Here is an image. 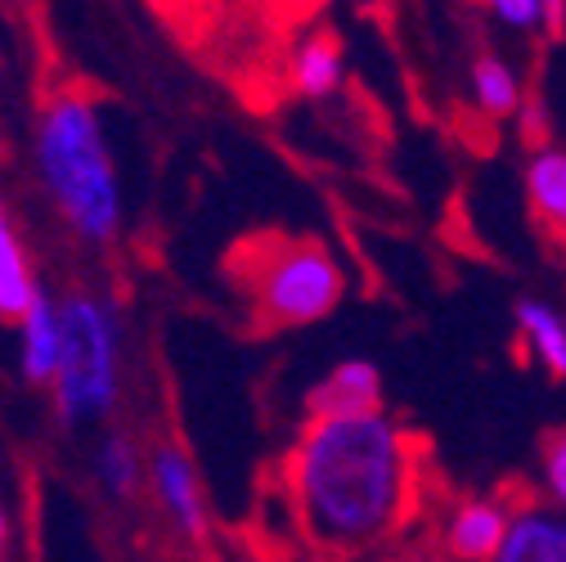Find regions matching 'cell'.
<instances>
[{
	"label": "cell",
	"mask_w": 566,
	"mask_h": 562,
	"mask_svg": "<svg viewBox=\"0 0 566 562\" xmlns=\"http://www.w3.org/2000/svg\"><path fill=\"white\" fill-rule=\"evenodd\" d=\"M283 496L315 553L365 562L422 504V441L387 409L306 414L283 459Z\"/></svg>",
	"instance_id": "6da1fadb"
},
{
	"label": "cell",
	"mask_w": 566,
	"mask_h": 562,
	"mask_svg": "<svg viewBox=\"0 0 566 562\" xmlns=\"http://www.w3.org/2000/svg\"><path fill=\"white\" fill-rule=\"evenodd\" d=\"M36 189L63 235L82 248H113L126 226V189L104 131V108L77 86L50 91L28 131Z\"/></svg>",
	"instance_id": "7a4b0ae2"
},
{
	"label": "cell",
	"mask_w": 566,
	"mask_h": 562,
	"mask_svg": "<svg viewBox=\"0 0 566 562\" xmlns=\"http://www.w3.org/2000/svg\"><path fill=\"white\" fill-rule=\"evenodd\" d=\"M63 351L50 383L59 428H104L126 396V320L117 298L99 289H73L59 298Z\"/></svg>",
	"instance_id": "3957f363"
},
{
	"label": "cell",
	"mask_w": 566,
	"mask_h": 562,
	"mask_svg": "<svg viewBox=\"0 0 566 562\" xmlns=\"http://www.w3.org/2000/svg\"><path fill=\"white\" fill-rule=\"evenodd\" d=\"M230 279L252 306L256 329H306L328 320L346 298V270L324 239L261 235L230 257Z\"/></svg>",
	"instance_id": "277c9868"
},
{
	"label": "cell",
	"mask_w": 566,
	"mask_h": 562,
	"mask_svg": "<svg viewBox=\"0 0 566 562\" xmlns=\"http://www.w3.org/2000/svg\"><path fill=\"white\" fill-rule=\"evenodd\" d=\"M145 486L163 513V522L171 527V535L180 544H207L211 535V504L202 490V472L193 464V455L185 450V441L176 437H158L145 450Z\"/></svg>",
	"instance_id": "5b68a950"
},
{
	"label": "cell",
	"mask_w": 566,
	"mask_h": 562,
	"mask_svg": "<svg viewBox=\"0 0 566 562\" xmlns=\"http://www.w3.org/2000/svg\"><path fill=\"white\" fill-rule=\"evenodd\" d=\"M517 500L509 496H463L441 513L437 549L454 562H490L504 544V531L513 522Z\"/></svg>",
	"instance_id": "8992f818"
},
{
	"label": "cell",
	"mask_w": 566,
	"mask_h": 562,
	"mask_svg": "<svg viewBox=\"0 0 566 562\" xmlns=\"http://www.w3.org/2000/svg\"><path fill=\"white\" fill-rule=\"evenodd\" d=\"M490 562H566V509L548 500H517L504 544Z\"/></svg>",
	"instance_id": "52a82bcc"
},
{
	"label": "cell",
	"mask_w": 566,
	"mask_h": 562,
	"mask_svg": "<svg viewBox=\"0 0 566 562\" xmlns=\"http://www.w3.org/2000/svg\"><path fill=\"white\" fill-rule=\"evenodd\" d=\"M41 289L45 284H41V270L32 261V248L23 239V226L14 217L10 198L0 194V320L19 324Z\"/></svg>",
	"instance_id": "ba28073f"
},
{
	"label": "cell",
	"mask_w": 566,
	"mask_h": 562,
	"mask_svg": "<svg viewBox=\"0 0 566 562\" xmlns=\"http://www.w3.org/2000/svg\"><path fill=\"white\" fill-rule=\"evenodd\" d=\"M369 409H382V370L365 356L337 361L306 392V414H369Z\"/></svg>",
	"instance_id": "9c48e42d"
},
{
	"label": "cell",
	"mask_w": 566,
	"mask_h": 562,
	"mask_svg": "<svg viewBox=\"0 0 566 562\" xmlns=\"http://www.w3.org/2000/svg\"><path fill=\"white\" fill-rule=\"evenodd\" d=\"M59 351H63V329H59V298L50 289L36 293V302L19 320V374L28 387L54 383L59 370Z\"/></svg>",
	"instance_id": "30bf717a"
},
{
	"label": "cell",
	"mask_w": 566,
	"mask_h": 562,
	"mask_svg": "<svg viewBox=\"0 0 566 562\" xmlns=\"http://www.w3.org/2000/svg\"><path fill=\"white\" fill-rule=\"evenodd\" d=\"M526 207L539 221V230L557 243H566V145H535L522 171Z\"/></svg>",
	"instance_id": "8fae6325"
},
{
	"label": "cell",
	"mask_w": 566,
	"mask_h": 562,
	"mask_svg": "<svg viewBox=\"0 0 566 562\" xmlns=\"http://www.w3.org/2000/svg\"><path fill=\"white\" fill-rule=\"evenodd\" d=\"M91 481L117 504L139 500V490H145V450L126 428H99L91 446Z\"/></svg>",
	"instance_id": "7c38bea8"
},
{
	"label": "cell",
	"mask_w": 566,
	"mask_h": 562,
	"mask_svg": "<svg viewBox=\"0 0 566 562\" xmlns=\"http://www.w3.org/2000/svg\"><path fill=\"white\" fill-rule=\"evenodd\" d=\"M513 329L531 365L553 383H566V315L544 298H522L513 306Z\"/></svg>",
	"instance_id": "4fadbf2b"
},
{
	"label": "cell",
	"mask_w": 566,
	"mask_h": 562,
	"mask_svg": "<svg viewBox=\"0 0 566 562\" xmlns=\"http://www.w3.org/2000/svg\"><path fill=\"white\" fill-rule=\"evenodd\" d=\"M289 82L302 100H333L346 82V59H342V45L324 32L306 37L297 50H293V63H289Z\"/></svg>",
	"instance_id": "5bb4252c"
},
{
	"label": "cell",
	"mask_w": 566,
	"mask_h": 562,
	"mask_svg": "<svg viewBox=\"0 0 566 562\" xmlns=\"http://www.w3.org/2000/svg\"><path fill=\"white\" fill-rule=\"evenodd\" d=\"M468 86H472V104L485 117H517L522 104H526V86L517 77V67L504 54H490V50H481L472 59Z\"/></svg>",
	"instance_id": "9a60e30c"
},
{
	"label": "cell",
	"mask_w": 566,
	"mask_h": 562,
	"mask_svg": "<svg viewBox=\"0 0 566 562\" xmlns=\"http://www.w3.org/2000/svg\"><path fill=\"white\" fill-rule=\"evenodd\" d=\"M539 490L548 504L566 509V428L548 433L539 446Z\"/></svg>",
	"instance_id": "2e32d148"
},
{
	"label": "cell",
	"mask_w": 566,
	"mask_h": 562,
	"mask_svg": "<svg viewBox=\"0 0 566 562\" xmlns=\"http://www.w3.org/2000/svg\"><path fill=\"white\" fill-rule=\"evenodd\" d=\"M481 10L509 32H544V0H481Z\"/></svg>",
	"instance_id": "e0dca14e"
},
{
	"label": "cell",
	"mask_w": 566,
	"mask_h": 562,
	"mask_svg": "<svg viewBox=\"0 0 566 562\" xmlns=\"http://www.w3.org/2000/svg\"><path fill=\"white\" fill-rule=\"evenodd\" d=\"M382 562H454V558H446L437 544H409V549H396V553H387Z\"/></svg>",
	"instance_id": "ac0fdd59"
},
{
	"label": "cell",
	"mask_w": 566,
	"mask_h": 562,
	"mask_svg": "<svg viewBox=\"0 0 566 562\" xmlns=\"http://www.w3.org/2000/svg\"><path fill=\"white\" fill-rule=\"evenodd\" d=\"M544 32H566V0H544Z\"/></svg>",
	"instance_id": "d6986e66"
},
{
	"label": "cell",
	"mask_w": 566,
	"mask_h": 562,
	"mask_svg": "<svg viewBox=\"0 0 566 562\" xmlns=\"http://www.w3.org/2000/svg\"><path fill=\"white\" fill-rule=\"evenodd\" d=\"M10 535H14V522H10V509L0 504V558H6V549H10Z\"/></svg>",
	"instance_id": "ffe728a7"
},
{
	"label": "cell",
	"mask_w": 566,
	"mask_h": 562,
	"mask_svg": "<svg viewBox=\"0 0 566 562\" xmlns=\"http://www.w3.org/2000/svg\"><path fill=\"white\" fill-rule=\"evenodd\" d=\"M0 104H6V67H0Z\"/></svg>",
	"instance_id": "44dd1931"
}]
</instances>
